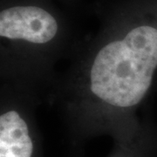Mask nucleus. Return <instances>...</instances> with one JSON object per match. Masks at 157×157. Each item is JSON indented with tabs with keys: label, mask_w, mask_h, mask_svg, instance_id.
<instances>
[{
	"label": "nucleus",
	"mask_w": 157,
	"mask_h": 157,
	"mask_svg": "<svg viewBox=\"0 0 157 157\" xmlns=\"http://www.w3.org/2000/svg\"><path fill=\"white\" fill-rule=\"evenodd\" d=\"M0 109V157H41L33 115L37 95L27 88L4 83Z\"/></svg>",
	"instance_id": "f03ea898"
},
{
	"label": "nucleus",
	"mask_w": 157,
	"mask_h": 157,
	"mask_svg": "<svg viewBox=\"0 0 157 157\" xmlns=\"http://www.w3.org/2000/svg\"><path fill=\"white\" fill-rule=\"evenodd\" d=\"M59 31L56 18L39 6H16L1 11L4 83L22 86L36 94L39 86L50 83L52 64L64 49L57 44Z\"/></svg>",
	"instance_id": "f257e3e1"
},
{
	"label": "nucleus",
	"mask_w": 157,
	"mask_h": 157,
	"mask_svg": "<svg viewBox=\"0 0 157 157\" xmlns=\"http://www.w3.org/2000/svg\"><path fill=\"white\" fill-rule=\"evenodd\" d=\"M143 133L141 127L132 137L115 141V147L108 157H142Z\"/></svg>",
	"instance_id": "7ed1b4c3"
}]
</instances>
